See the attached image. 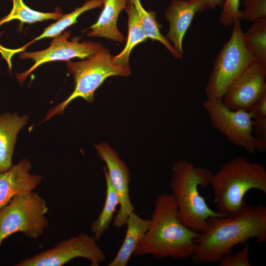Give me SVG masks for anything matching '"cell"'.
Masks as SVG:
<instances>
[{"label":"cell","mask_w":266,"mask_h":266,"mask_svg":"<svg viewBox=\"0 0 266 266\" xmlns=\"http://www.w3.org/2000/svg\"><path fill=\"white\" fill-rule=\"evenodd\" d=\"M266 241V207L246 206L235 216L209 217L207 227L195 239L196 250L191 257L197 265L219 262L232 248L250 238Z\"/></svg>","instance_id":"1"},{"label":"cell","mask_w":266,"mask_h":266,"mask_svg":"<svg viewBox=\"0 0 266 266\" xmlns=\"http://www.w3.org/2000/svg\"><path fill=\"white\" fill-rule=\"evenodd\" d=\"M150 226L133 255H152L156 259L167 257L184 260L194 254L195 239L200 233L180 221L175 200L170 194L159 195L155 201Z\"/></svg>","instance_id":"2"},{"label":"cell","mask_w":266,"mask_h":266,"mask_svg":"<svg viewBox=\"0 0 266 266\" xmlns=\"http://www.w3.org/2000/svg\"><path fill=\"white\" fill-rule=\"evenodd\" d=\"M213 173L203 167H195L190 161L180 159L172 167L170 187L180 221L192 230L203 233L209 217L227 216L210 208L200 195L199 187L210 185Z\"/></svg>","instance_id":"3"},{"label":"cell","mask_w":266,"mask_h":266,"mask_svg":"<svg viewBox=\"0 0 266 266\" xmlns=\"http://www.w3.org/2000/svg\"><path fill=\"white\" fill-rule=\"evenodd\" d=\"M210 185L218 211L235 216L246 207L244 197L250 190L266 193V170L264 166L235 157L213 173Z\"/></svg>","instance_id":"4"},{"label":"cell","mask_w":266,"mask_h":266,"mask_svg":"<svg viewBox=\"0 0 266 266\" xmlns=\"http://www.w3.org/2000/svg\"><path fill=\"white\" fill-rule=\"evenodd\" d=\"M66 66L73 78L74 90L65 100L50 109L43 121L62 114L67 105L76 98H81L88 102H93L95 91L107 78L127 76L131 73L130 68L114 62L113 56L104 47L85 60L77 62L67 61Z\"/></svg>","instance_id":"5"},{"label":"cell","mask_w":266,"mask_h":266,"mask_svg":"<svg viewBox=\"0 0 266 266\" xmlns=\"http://www.w3.org/2000/svg\"><path fill=\"white\" fill-rule=\"evenodd\" d=\"M48 210L46 201L35 192L15 196L0 209V246L16 233L31 238L41 236L48 224Z\"/></svg>","instance_id":"6"},{"label":"cell","mask_w":266,"mask_h":266,"mask_svg":"<svg viewBox=\"0 0 266 266\" xmlns=\"http://www.w3.org/2000/svg\"><path fill=\"white\" fill-rule=\"evenodd\" d=\"M233 26L231 37L217 55L208 77L205 89L207 100H222L230 84L254 61L244 46L240 20Z\"/></svg>","instance_id":"7"},{"label":"cell","mask_w":266,"mask_h":266,"mask_svg":"<svg viewBox=\"0 0 266 266\" xmlns=\"http://www.w3.org/2000/svg\"><path fill=\"white\" fill-rule=\"evenodd\" d=\"M94 236L85 233L64 240L53 248L21 261L16 266H62L76 258L87 259L91 266H99L105 255Z\"/></svg>","instance_id":"8"},{"label":"cell","mask_w":266,"mask_h":266,"mask_svg":"<svg viewBox=\"0 0 266 266\" xmlns=\"http://www.w3.org/2000/svg\"><path fill=\"white\" fill-rule=\"evenodd\" d=\"M203 106L212 126L225 135L231 143L248 153L256 152L252 114L249 111L232 110L221 100H207Z\"/></svg>","instance_id":"9"},{"label":"cell","mask_w":266,"mask_h":266,"mask_svg":"<svg viewBox=\"0 0 266 266\" xmlns=\"http://www.w3.org/2000/svg\"><path fill=\"white\" fill-rule=\"evenodd\" d=\"M266 62H252L227 89L223 103L232 110L249 111L266 92Z\"/></svg>","instance_id":"10"},{"label":"cell","mask_w":266,"mask_h":266,"mask_svg":"<svg viewBox=\"0 0 266 266\" xmlns=\"http://www.w3.org/2000/svg\"><path fill=\"white\" fill-rule=\"evenodd\" d=\"M70 35V32H66L54 37L49 47L44 50L21 53V59H31L34 64L26 71L16 75L20 84L21 85L33 71L44 63L56 61H67L74 58H88L103 47L99 43L68 40Z\"/></svg>","instance_id":"11"},{"label":"cell","mask_w":266,"mask_h":266,"mask_svg":"<svg viewBox=\"0 0 266 266\" xmlns=\"http://www.w3.org/2000/svg\"><path fill=\"white\" fill-rule=\"evenodd\" d=\"M98 155L106 166L103 167L119 200V209L114 217L113 227L120 229L125 225L129 214L135 210L130 196V176L125 163L109 145L102 143L95 145Z\"/></svg>","instance_id":"12"},{"label":"cell","mask_w":266,"mask_h":266,"mask_svg":"<svg viewBox=\"0 0 266 266\" xmlns=\"http://www.w3.org/2000/svg\"><path fill=\"white\" fill-rule=\"evenodd\" d=\"M31 165L23 159L8 170L0 172V209L15 196L33 192L40 184L41 177L29 172Z\"/></svg>","instance_id":"13"},{"label":"cell","mask_w":266,"mask_h":266,"mask_svg":"<svg viewBox=\"0 0 266 266\" xmlns=\"http://www.w3.org/2000/svg\"><path fill=\"white\" fill-rule=\"evenodd\" d=\"M199 8V0H172L166 10L165 17L169 23V30L166 37L179 58L183 55V37Z\"/></svg>","instance_id":"14"},{"label":"cell","mask_w":266,"mask_h":266,"mask_svg":"<svg viewBox=\"0 0 266 266\" xmlns=\"http://www.w3.org/2000/svg\"><path fill=\"white\" fill-rule=\"evenodd\" d=\"M129 0H103V9L94 25L90 27L88 35L103 37L122 43L125 38L117 26L120 12L125 9Z\"/></svg>","instance_id":"15"},{"label":"cell","mask_w":266,"mask_h":266,"mask_svg":"<svg viewBox=\"0 0 266 266\" xmlns=\"http://www.w3.org/2000/svg\"><path fill=\"white\" fill-rule=\"evenodd\" d=\"M150 225V219L142 218L134 211L131 213L126 223L127 229L123 243L107 266H126Z\"/></svg>","instance_id":"16"},{"label":"cell","mask_w":266,"mask_h":266,"mask_svg":"<svg viewBox=\"0 0 266 266\" xmlns=\"http://www.w3.org/2000/svg\"><path fill=\"white\" fill-rule=\"evenodd\" d=\"M28 116L22 117L15 113L0 115V172L10 168L16 137L26 124Z\"/></svg>","instance_id":"17"},{"label":"cell","mask_w":266,"mask_h":266,"mask_svg":"<svg viewBox=\"0 0 266 266\" xmlns=\"http://www.w3.org/2000/svg\"><path fill=\"white\" fill-rule=\"evenodd\" d=\"M128 16V34L126 46L117 55L113 56V61L119 66L130 68L129 57L132 50L138 44L148 38L138 18L134 5L130 2L125 8Z\"/></svg>","instance_id":"18"},{"label":"cell","mask_w":266,"mask_h":266,"mask_svg":"<svg viewBox=\"0 0 266 266\" xmlns=\"http://www.w3.org/2000/svg\"><path fill=\"white\" fill-rule=\"evenodd\" d=\"M103 0H90L86 1L81 7L75 9L73 11L63 16L57 22L46 28L43 32L38 36L21 48L11 50V53H15L24 50L28 46L35 41L44 38L55 37L60 35L66 29L77 22L78 17L82 13L88 10L100 7L102 6Z\"/></svg>","instance_id":"19"},{"label":"cell","mask_w":266,"mask_h":266,"mask_svg":"<svg viewBox=\"0 0 266 266\" xmlns=\"http://www.w3.org/2000/svg\"><path fill=\"white\" fill-rule=\"evenodd\" d=\"M104 173L106 181V196L104 205L99 215L91 226L94 237L97 241H99L104 233L109 229L114 218L116 207L119 205L117 193L104 171Z\"/></svg>","instance_id":"20"},{"label":"cell","mask_w":266,"mask_h":266,"mask_svg":"<svg viewBox=\"0 0 266 266\" xmlns=\"http://www.w3.org/2000/svg\"><path fill=\"white\" fill-rule=\"evenodd\" d=\"M242 34L244 46L254 61L266 62V19L253 22Z\"/></svg>","instance_id":"21"},{"label":"cell","mask_w":266,"mask_h":266,"mask_svg":"<svg viewBox=\"0 0 266 266\" xmlns=\"http://www.w3.org/2000/svg\"><path fill=\"white\" fill-rule=\"evenodd\" d=\"M13 7L10 12L0 20V26L12 20H19L21 23L32 24L47 20H59L63 14L60 10L54 12H42L31 9L23 0H11Z\"/></svg>","instance_id":"22"},{"label":"cell","mask_w":266,"mask_h":266,"mask_svg":"<svg viewBox=\"0 0 266 266\" xmlns=\"http://www.w3.org/2000/svg\"><path fill=\"white\" fill-rule=\"evenodd\" d=\"M129 1L134 5L148 38L159 41L167 48L173 57L175 59L179 58L171 43L160 32V26L157 20L156 13L145 10L140 0H129Z\"/></svg>","instance_id":"23"},{"label":"cell","mask_w":266,"mask_h":266,"mask_svg":"<svg viewBox=\"0 0 266 266\" xmlns=\"http://www.w3.org/2000/svg\"><path fill=\"white\" fill-rule=\"evenodd\" d=\"M249 111L252 114V132L256 151L266 152V92L253 105Z\"/></svg>","instance_id":"24"},{"label":"cell","mask_w":266,"mask_h":266,"mask_svg":"<svg viewBox=\"0 0 266 266\" xmlns=\"http://www.w3.org/2000/svg\"><path fill=\"white\" fill-rule=\"evenodd\" d=\"M244 9L240 11L241 19L253 22L266 19V0H243Z\"/></svg>","instance_id":"25"},{"label":"cell","mask_w":266,"mask_h":266,"mask_svg":"<svg viewBox=\"0 0 266 266\" xmlns=\"http://www.w3.org/2000/svg\"><path fill=\"white\" fill-rule=\"evenodd\" d=\"M240 0H225L219 19L225 26H230L237 20H241L239 9Z\"/></svg>","instance_id":"26"},{"label":"cell","mask_w":266,"mask_h":266,"mask_svg":"<svg viewBox=\"0 0 266 266\" xmlns=\"http://www.w3.org/2000/svg\"><path fill=\"white\" fill-rule=\"evenodd\" d=\"M249 249L250 244H247L234 255L230 253L224 255L219 261V266H250Z\"/></svg>","instance_id":"27"},{"label":"cell","mask_w":266,"mask_h":266,"mask_svg":"<svg viewBox=\"0 0 266 266\" xmlns=\"http://www.w3.org/2000/svg\"><path fill=\"white\" fill-rule=\"evenodd\" d=\"M224 1V0H199V12L209 9H214L217 7H222Z\"/></svg>","instance_id":"28"}]
</instances>
